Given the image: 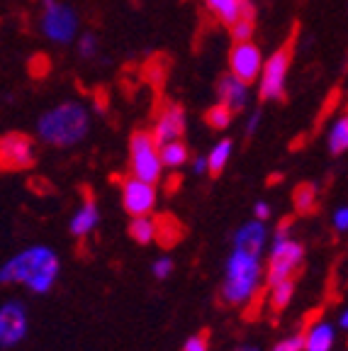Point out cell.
Segmentation results:
<instances>
[{
	"mask_svg": "<svg viewBox=\"0 0 348 351\" xmlns=\"http://www.w3.org/2000/svg\"><path fill=\"white\" fill-rule=\"evenodd\" d=\"M129 234L139 244H149V241L158 239V219L153 217H132L129 222Z\"/></svg>",
	"mask_w": 348,
	"mask_h": 351,
	"instance_id": "18",
	"label": "cell"
},
{
	"mask_svg": "<svg viewBox=\"0 0 348 351\" xmlns=\"http://www.w3.org/2000/svg\"><path fill=\"white\" fill-rule=\"evenodd\" d=\"M42 32L51 42L69 44L78 32V17L69 5L59 0H42Z\"/></svg>",
	"mask_w": 348,
	"mask_h": 351,
	"instance_id": "6",
	"label": "cell"
},
{
	"mask_svg": "<svg viewBox=\"0 0 348 351\" xmlns=\"http://www.w3.org/2000/svg\"><path fill=\"white\" fill-rule=\"evenodd\" d=\"M334 341H336L334 327L329 322H319L305 335V351H332Z\"/></svg>",
	"mask_w": 348,
	"mask_h": 351,
	"instance_id": "17",
	"label": "cell"
},
{
	"mask_svg": "<svg viewBox=\"0 0 348 351\" xmlns=\"http://www.w3.org/2000/svg\"><path fill=\"white\" fill-rule=\"evenodd\" d=\"M205 5L210 8L227 27H232V25L244 15L246 8L251 5V0H205Z\"/></svg>",
	"mask_w": 348,
	"mask_h": 351,
	"instance_id": "16",
	"label": "cell"
},
{
	"mask_svg": "<svg viewBox=\"0 0 348 351\" xmlns=\"http://www.w3.org/2000/svg\"><path fill=\"white\" fill-rule=\"evenodd\" d=\"M229 66H232V73L239 76L244 83H253V81H261V73H263V56L261 49H258L253 42H241L236 44L232 54H229Z\"/></svg>",
	"mask_w": 348,
	"mask_h": 351,
	"instance_id": "10",
	"label": "cell"
},
{
	"mask_svg": "<svg viewBox=\"0 0 348 351\" xmlns=\"http://www.w3.org/2000/svg\"><path fill=\"white\" fill-rule=\"evenodd\" d=\"M338 324H341L343 329H348V307L343 310V315H341V319H338Z\"/></svg>",
	"mask_w": 348,
	"mask_h": 351,
	"instance_id": "34",
	"label": "cell"
},
{
	"mask_svg": "<svg viewBox=\"0 0 348 351\" xmlns=\"http://www.w3.org/2000/svg\"><path fill=\"white\" fill-rule=\"evenodd\" d=\"M90 130V115L81 103H61L37 120V137L51 147H73Z\"/></svg>",
	"mask_w": 348,
	"mask_h": 351,
	"instance_id": "2",
	"label": "cell"
},
{
	"mask_svg": "<svg viewBox=\"0 0 348 351\" xmlns=\"http://www.w3.org/2000/svg\"><path fill=\"white\" fill-rule=\"evenodd\" d=\"M290 47L285 44L283 49H277L271 59L266 61L261 73V81H258V95L261 100H277L283 98L285 93V78H288V69H290Z\"/></svg>",
	"mask_w": 348,
	"mask_h": 351,
	"instance_id": "7",
	"label": "cell"
},
{
	"mask_svg": "<svg viewBox=\"0 0 348 351\" xmlns=\"http://www.w3.org/2000/svg\"><path fill=\"white\" fill-rule=\"evenodd\" d=\"M27 307L20 300H10L0 307V344L15 346L27 337Z\"/></svg>",
	"mask_w": 348,
	"mask_h": 351,
	"instance_id": "9",
	"label": "cell"
},
{
	"mask_svg": "<svg viewBox=\"0 0 348 351\" xmlns=\"http://www.w3.org/2000/svg\"><path fill=\"white\" fill-rule=\"evenodd\" d=\"M334 227L338 232H348V208H338L334 213Z\"/></svg>",
	"mask_w": 348,
	"mask_h": 351,
	"instance_id": "30",
	"label": "cell"
},
{
	"mask_svg": "<svg viewBox=\"0 0 348 351\" xmlns=\"http://www.w3.org/2000/svg\"><path fill=\"white\" fill-rule=\"evenodd\" d=\"M171 271H173V258H169V256H161V258H156V261H153V266H151V274L156 276L158 280L169 278V276H171Z\"/></svg>",
	"mask_w": 348,
	"mask_h": 351,
	"instance_id": "27",
	"label": "cell"
},
{
	"mask_svg": "<svg viewBox=\"0 0 348 351\" xmlns=\"http://www.w3.org/2000/svg\"><path fill=\"white\" fill-rule=\"evenodd\" d=\"M273 351H305V337L295 335V337H290V339L277 341V344L273 346Z\"/></svg>",
	"mask_w": 348,
	"mask_h": 351,
	"instance_id": "28",
	"label": "cell"
},
{
	"mask_svg": "<svg viewBox=\"0 0 348 351\" xmlns=\"http://www.w3.org/2000/svg\"><path fill=\"white\" fill-rule=\"evenodd\" d=\"M183 351H210V346H207V335H195V337H190V339L185 341Z\"/></svg>",
	"mask_w": 348,
	"mask_h": 351,
	"instance_id": "29",
	"label": "cell"
},
{
	"mask_svg": "<svg viewBox=\"0 0 348 351\" xmlns=\"http://www.w3.org/2000/svg\"><path fill=\"white\" fill-rule=\"evenodd\" d=\"M95 51H98V39L92 37V34H83V37L78 39V54H81L83 59H92Z\"/></svg>",
	"mask_w": 348,
	"mask_h": 351,
	"instance_id": "26",
	"label": "cell"
},
{
	"mask_svg": "<svg viewBox=\"0 0 348 351\" xmlns=\"http://www.w3.org/2000/svg\"><path fill=\"white\" fill-rule=\"evenodd\" d=\"M59 276V256L49 247H29L3 263L0 283H22L32 293H47Z\"/></svg>",
	"mask_w": 348,
	"mask_h": 351,
	"instance_id": "1",
	"label": "cell"
},
{
	"mask_svg": "<svg viewBox=\"0 0 348 351\" xmlns=\"http://www.w3.org/2000/svg\"><path fill=\"white\" fill-rule=\"evenodd\" d=\"M305 261V247L295 239H273L271 258H268V285L283 283V280L293 278L295 271Z\"/></svg>",
	"mask_w": 348,
	"mask_h": 351,
	"instance_id": "5",
	"label": "cell"
},
{
	"mask_svg": "<svg viewBox=\"0 0 348 351\" xmlns=\"http://www.w3.org/2000/svg\"><path fill=\"white\" fill-rule=\"evenodd\" d=\"M314 203H316V188L312 183H302V186L295 188V208L299 213L314 210Z\"/></svg>",
	"mask_w": 348,
	"mask_h": 351,
	"instance_id": "25",
	"label": "cell"
},
{
	"mask_svg": "<svg viewBox=\"0 0 348 351\" xmlns=\"http://www.w3.org/2000/svg\"><path fill=\"white\" fill-rule=\"evenodd\" d=\"M253 215H256V219H268V215H271V205H268V203H256V205H253Z\"/></svg>",
	"mask_w": 348,
	"mask_h": 351,
	"instance_id": "33",
	"label": "cell"
},
{
	"mask_svg": "<svg viewBox=\"0 0 348 351\" xmlns=\"http://www.w3.org/2000/svg\"><path fill=\"white\" fill-rule=\"evenodd\" d=\"M185 132V110L180 105H169L161 112V117L156 120L153 127V139L158 142V147H164L169 142H178V137H183Z\"/></svg>",
	"mask_w": 348,
	"mask_h": 351,
	"instance_id": "12",
	"label": "cell"
},
{
	"mask_svg": "<svg viewBox=\"0 0 348 351\" xmlns=\"http://www.w3.org/2000/svg\"><path fill=\"white\" fill-rule=\"evenodd\" d=\"M232 120H234V110L227 108L224 103L212 105V108L205 112V122L212 127V130H227V127L232 125Z\"/></svg>",
	"mask_w": 348,
	"mask_h": 351,
	"instance_id": "22",
	"label": "cell"
},
{
	"mask_svg": "<svg viewBox=\"0 0 348 351\" xmlns=\"http://www.w3.org/2000/svg\"><path fill=\"white\" fill-rule=\"evenodd\" d=\"M0 159L5 171H25L34 166V144L27 134L10 132L0 142Z\"/></svg>",
	"mask_w": 348,
	"mask_h": 351,
	"instance_id": "8",
	"label": "cell"
},
{
	"mask_svg": "<svg viewBox=\"0 0 348 351\" xmlns=\"http://www.w3.org/2000/svg\"><path fill=\"white\" fill-rule=\"evenodd\" d=\"M232 149H234L232 139H222V142L214 144V149L210 152V156H207V161H210V176L222 173L224 166H227V161H229V156H232Z\"/></svg>",
	"mask_w": 348,
	"mask_h": 351,
	"instance_id": "20",
	"label": "cell"
},
{
	"mask_svg": "<svg viewBox=\"0 0 348 351\" xmlns=\"http://www.w3.org/2000/svg\"><path fill=\"white\" fill-rule=\"evenodd\" d=\"M122 205L132 217H144L156 208V188L142 178H127L122 183Z\"/></svg>",
	"mask_w": 348,
	"mask_h": 351,
	"instance_id": "11",
	"label": "cell"
},
{
	"mask_svg": "<svg viewBox=\"0 0 348 351\" xmlns=\"http://www.w3.org/2000/svg\"><path fill=\"white\" fill-rule=\"evenodd\" d=\"M261 256L246 254L234 249V254L227 261V276H224L222 295L229 305H241L251 300L261 283Z\"/></svg>",
	"mask_w": 348,
	"mask_h": 351,
	"instance_id": "3",
	"label": "cell"
},
{
	"mask_svg": "<svg viewBox=\"0 0 348 351\" xmlns=\"http://www.w3.org/2000/svg\"><path fill=\"white\" fill-rule=\"evenodd\" d=\"M258 122H261V112H251V117H249V122H246V134H253V132L258 130Z\"/></svg>",
	"mask_w": 348,
	"mask_h": 351,
	"instance_id": "31",
	"label": "cell"
},
{
	"mask_svg": "<svg viewBox=\"0 0 348 351\" xmlns=\"http://www.w3.org/2000/svg\"><path fill=\"white\" fill-rule=\"evenodd\" d=\"M192 171H195L197 176L205 173V171H210V161H207V156H197V159L192 161Z\"/></svg>",
	"mask_w": 348,
	"mask_h": 351,
	"instance_id": "32",
	"label": "cell"
},
{
	"mask_svg": "<svg viewBox=\"0 0 348 351\" xmlns=\"http://www.w3.org/2000/svg\"><path fill=\"white\" fill-rule=\"evenodd\" d=\"M161 159H164V166H171V169H178L188 161V147L183 142H169L161 147Z\"/></svg>",
	"mask_w": 348,
	"mask_h": 351,
	"instance_id": "23",
	"label": "cell"
},
{
	"mask_svg": "<svg viewBox=\"0 0 348 351\" xmlns=\"http://www.w3.org/2000/svg\"><path fill=\"white\" fill-rule=\"evenodd\" d=\"M217 95L219 103H224L227 108H232L234 112L246 108V98H249V83H244L234 73H227V76L219 78L217 83Z\"/></svg>",
	"mask_w": 348,
	"mask_h": 351,
	"instance_id": "14",
	"label": "cell"
},
{
	"mask_svg": "<svg viewBox=\"0 0 348 351\" xmlns=\"http://www.w3.org/2000/svg\"><path fill=\"white\" fill-rule=\"evenodd\" d=\"M293 293H295L293 278L283 280V283L271 285V305H273V310H283V307H288V302L293 300Z\"/></svg>",
	"mask_w": 348,
	"mask_h": 351,
	"instance_id": "24",
	"label": "cell"
},
{
	"mask_svg": "<svg viewBox=\"0 0 348 351\" xmlns=\"http://www.w3.org/2000/svg\"><path fill=\"white\" fill-rule=\"evenodd\" d=\"M236 351H261V349H258V346H249V344H246V346H239Z\"/></svg>",
	"mask_w": 348,
	"mask_h": 351,
	"instance_id": "35",
	"label": "cell"
},
{
	"mask_svg": "<svg viewBox=\"0 0 348 351\" xmlns=\"http://www.w3.org/2000/svg\"><path fill=\"white\" fill-rule=\"evenodd\" d=\"M132 154V176L142 178L147 183H156L164 171V159H161V147L149 132H136L129 142Z\"/></svg>",
	"mask_w": 348,
	"mask_h": 351,
	"instance_id": "4",
	"label": "cell"
},
{
	"mask_svg": "<svg viewBox=\"0 0 348 351\" xmlns=\"http://www.w3.org/2000/svg\"><path fill=\"white\" fill-rule=\"evenodd\" d=\"M253 17H256V10H253V5H249L244 10V15L229 27V34H232V39H234L236 44L249 42L251 39V34H253Z\"/></svg>",
	"mask_w": 348,
	"mask_h": 351,
	"instance_id": "21",
	"label": "cell"
},
{
	"mask_svg": "<svg viewBox=\"0 0 348 351\" xmlns=\"http://www.w3.org/2000/svg\"><path fill=\"white\" fill-rule=\"evenodd\" d=\"M100 222V213H98V205H95V200H92V195L86 197V203L81 205V210H78L76 215H73L71 219V234L76 237H86L88 232H92L95 227H98Z\"/></svg>",
	"mask_w": 348,
	"mask_h": 351,
	"instance_id": "15",
	"label": "cell"
},
{
	"mask_svg": "<svg viewBox=\"0 0 348 351\" xmlns=\"http://www.w3.org/2000/svg\"><path fill=\"white\" fill-rule=\"evenodd\" d=\"M327 144L334 156L341 152H348V115L332 125V130H329V134H327Z\"/></svg>",
	"mask_w": 348,
	"mask_h": 351,
	"instance_id": "19",
	"label": "cell"
},
{
	"mask_svg": "<svg viewBox=\"0 0 348 351\" xmlns=\"http://www.w3.org/2000/svg\"><path fill=\"white\" fill-rule=\"evenodd\" d=\"M268 230L263 227V219H251L246 225L239 227V232L234 234V249L246 254H253V256H261L263 249H266Z\"/></svg>",
	"mask_w": 348,
	"mask_h": 351,
	"instance_id": "13",
	"label": "cell"
}]
</instances>
